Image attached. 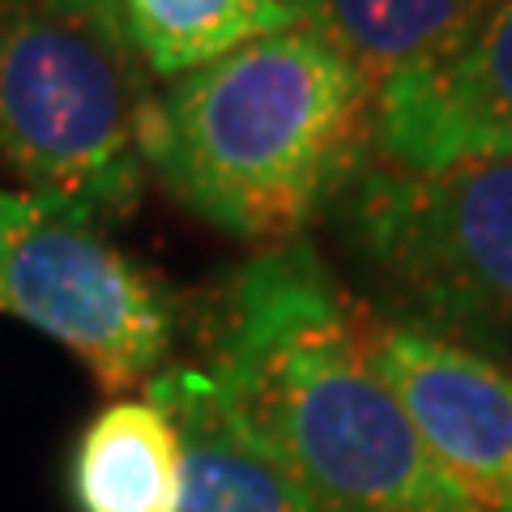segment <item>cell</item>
<instances>
[{
	"instance_id": "1",
	"label": "cell",
	"mask_w": 512,
	"mask_h": 512,
	"mask_svg": "<svg viewBox=\"0 0 512 512\" xmlns=\"http://www.w3.org/2000/svg\"><path fill=\"white\" fill-rule=\"evenodd\" d=\"M214 359L320 512H487L414 431L367 355V312L303 239L235 274Z\"/></svg>"
},
{
	"instance_id": "3",
	"label": "cell",
	"mask_w": 512,
	"mask_h": 512,
	"mask_svg": "<svg viewBox=\"0 0 512 512\" xmlns=\"http://www.w3.org/2000/svg\"><path fill=\"white\" fill-rule=\"evenodd\" d=\"M146 73L120 0H0V158L35 197L128 214Z\"/></svg>"
},
{
	"instance_id": "2",
	"label": "cell",
	"mask_w": 512,
	"mask_h": 512,
	"mask_svg": "<svg viewBox=\"0 0 512 512\" xmlns=\"http://www.w3.org/2000/svg\"><path fill=\"white\" fill-rule=\"evenodd\" d=\"M372 137L376 86L291 26L167 77L141 116V163L210 227L286 244L367 167Z\"/></svg>"
},
{
	"instance_id": "11",
	"label": "cell",
	"mask_w": 512,
	"mask_h": 512,
	"mask_svg": "<svg viewBox=\"0 0 512 512\" xmlns=\"http://www.w3.org/2000/svg\"><path fill=\"white\" fill-rule=\"evenodd\" d=\"M146 69L180 77L252 39L299 26V0H120Z\"/></svg>"
},
{
	"instance_id": "5",
	"label": "cell",
	"mask_w": 512,
	"mask_h": 512,
	"mask_svg": "<svg viewBox=\"0 0 512 512\" xmlns=\"http://www.w3.org/2000/svg\"><path fill=\"white\" fill-rule=\"evenodd\" d=\"M0 312L86 363L111 393L154 380L171 346V308L94 214L35 192H0Z\"/></svg>"
},
{
	"instance_id": "9",
	"label": "cell",
	"mask_w": 512,
	"mask_h": 512,
	"mask_svg": "<svg viewBox=\"0 0 512 512\" xmlns=\"http://www.w3.org/2000/svg\"><path fill=\"white\" fill-rule=\"evenodd\" d=\"M495 5L500 0H299V26L380 90L457 52Z\"/></svg>"
},
{
	"instance_id": "6",
	"label": "cell",
	"mask_w": 512,
	"mask_h": 512,
	"mask_svg": "<svg viewBox=\"0 0 512 512\" xmlns=\"http://www.w3.org/2000/svg\"><path fill=\"white\" fill-rule=\"evenodd\" d=\"M367 355L436 461L487 512H512V372L427 325L367 316Z\"/></svg>"
},
{
	"instance_id": "10",
	"label": "cell",
	"mask_w": 512,
	"mask_h": 512,
	"mask_svg": "<svg viewBox=\"0 0 512 512\" xmlns=\"http://www.w3.org/2000/svg\"><path fill=\"white\" fill-rule=\"evenodd\" d=\"M77 512H175L180 500V436L163 406L124 397L103 406L73 448Z\"/></svg>"
},
{
	"instance_id": "7",
	"label": "cell",
	"mask_w": 512,
	"mask_h": 512,
	"mask_svg": "<svg viewBox=\"0 0 512 512\" xmlns=\"http://www.w3.org/2000/svg\"><path fill=\"white\" fill-rule=\"evenodd\" d=\"M380 163L436 171L470 158H512V0L440 64L376 90Z\"/></svg>"
},
{
	"instance_id": "8",
	"label": "cell",
	"mask_w": 512,
	"mask_h": 512,
	"mask_svg": "<svg viewBox=\"0 0 512 512\" xmlns=\"http://www.w3.org/2000/svg\"><path fill=\"white\" fill-rule=\"evenodd\" d=\"M146 397L180 436L175 512H320L214 372L167 367Z\"/></svg>"
},
{
	"instance_id": "4",
	"label": "cell",
	"mask_w": 512,
	"mask_h": 512,
	"mask_svg": "<svg viewBox=\"0 0 512 512\" xmlns=\"http://www.w3.org/2000/svg\"><path fill=\"white\" fill-rule=\"evenodd\" d=\"M342 231L384 291L431 325L512 342V158L376 163L342 192Z\"/></svg>"
}]
</instances>
